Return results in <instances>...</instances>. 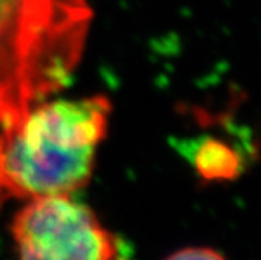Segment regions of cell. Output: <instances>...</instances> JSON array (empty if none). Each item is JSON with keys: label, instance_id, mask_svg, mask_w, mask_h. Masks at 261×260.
<instances>
[{"label": "cell", "instance_id": "obj_1", "mask_svg": "<svg viewBox=\"0 0 261 260\" xmlns=\"http://www.w3.org/2000/svg\"><path fill=\"white\" fill-rule=\"evenodd\" d=\"M91 20L88 0H0V130L66 85Z\"/></svg>", "mask_w": 261, "mask_h": 260}, {"label": "cell", "instance_id": "obj_2", "mask_svg": "<svg viewBox=\"0 0 261 260\" xmlns=\"http://www.w3.org/2000/svg\"><path fill=\"white\" fill-rule=\"evenodd\" d=\"M111 111L110 99L102 94L36 104L17 127L2 132L0 180L5 196L33 199L85 188Z\"/></svg>", "mask_w": 261, "mask_h": 260}, {"label": "cell", "instance_id": "obj_3", "mask_svg": "<svg viewBox=\"0 0 261 260\" xmlns=\"http://www.w3.org/2000/svg\"><path fill=\"white\" fill-rule=\"evenodd\" d=\"M11 235L22 258L110 260L122 249L97 215L70 195L30 199L14 217Z\"/></svg>", "mask_w": 261, "mask_h": 260}, {"label": "cell", "instance_id": "obj_4", "mask_svg": "<svg viewBox=\"0 0 261 260\" xmlns=\"http://www.w3.org/2000/svg\"><path fill=\"white\" fill-rule=\"evenodd\" d=\"M186 149L194 170L205 180H231L241 171L240 152L216 138H200Z\"/></svg>", "mask_w": 261, "mask_h": 260}, {"label": "cell", "instance_id": "obj_5", "mask_svg": "<svg viewBox=\"0 0 261 260\" xmlns=\"http://www.w3.org/2000/svg\"><path fill=\"white\" fill-rule=\"evenodd\" d=\"M224 255L210 246H186L180 251H175L169 258L178 260H194V258H222Z\"/></svg>", "mask_w": 261, "mask_h": 260}, {"label": "cell", "instance_id": "obj_6", "mask_svg": "<svg viewBox=\"0 0 261 260\" xmlns=\"http://www.w3.org/2000/svg\"><path fill=\"white\" fill-rule=\"evenodd\" d=\"M0 151H2V130H0ZM5 198L4 188H2V180H0V205H2V201Z\"/></svg>", "mask_w": 261, "mask_h": 260}]
</instances>
